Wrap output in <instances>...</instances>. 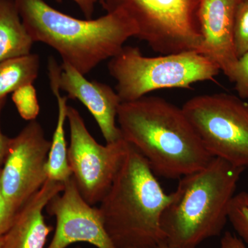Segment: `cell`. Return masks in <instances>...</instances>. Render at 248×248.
I'll list each match as a JSON object with an SVG mask.
<instances>
[{
    "mask_svg": "<svg viewBox=\"0 0 248 248\" xmlns=\"http://www.w3.org/2000/svg\"><path fill=\"white\" fill-rule=\"evenodd\" d=\"M1 170V169H0ZM16 213L6 203L0 189V237L4 236L14 222Z\"/></svg>",
    "mask_w": 248,
    "mask_h": 248,
    "instance_id": "21",
    "label": "cell"
},
{
    "mask_svg": "<svg viewBox=\"0 0 248 248\" xmlns=\"http://www.w3.org/2000/svg\"><path fill=\"white\" fill-rule=\"evenodd\" d=\"M56 220L53 239L47 248H67L86 243L97 248H117L108 234L99 208L90 205L80 194L73 177L46 207Z\"/></svg>",
    "mask_w": 248,
    "mask_h": 248,
    "instance_id": "10",
    "label": "cell"
},
{
    "mask_svg": "<svg viewBox=\"0 0 248 248\" xmlns=\"http://www.w3.org/2000/svg\"><path fill=\"white\" fill-rule=\"evenodd\" d=\"M40 68V58L37 54L0 62V101L24 85L33 84Z\"/></svg>",
    "mask_w": 248,
    "mask_h": 248,
    "instance_id": "16",
    "label": "cell"
},
{
    "mask_svg": "<svg viewBox=\"0 0 248 248\" xmlns=\"http://www.w3.org/2000/svg\"><path fill=\"white\" fill-rule=\"evenodd\" d=\"M241 0H200L198 11L202 43L199 53L218 66L233 82L239 58L235 50L234 26Z\"/></svg>",
    "mask_w": 248,
    "mask_h": 248,
    "instance_id": "12",
    "label": "cell"
},
{
    "mask_svg": "<svg viewBox=\"0 0 248 248\" xmlns=\"http://www.w3.org/2000/svg\"><path fill=\"white\" fill-rule=\"evenodd\" d=\"M213 157L248 168V103L228 93L202 94L182 107Z\"/></svg>",
    "mask_w": 248,
    "mask_h": 248,
    "instance_id": "7",
    "label": "cell"
},
{
    "mask_svg": "<svg viewBox=\"0 0 248 248\" xmlns=\"http://www.w3.org/2000/svg\"></svg>",
    "mask_w": 248,
    "mask_h": 248,
    "instance_id": "28",
    "label": "cell"
},
{
    "mask_svg": "<svg viewBox=\"0 0 248 248\" xmlns=\"http://www.w3.org/2000/svg\"><path fill=\"white\" fill-rule=\"evenodd\" d=\"M51 141L42 125L31 121L14 138L0 170V189L6 203L17 213L48 180L46 164Z\"/></svg>",
    "mask_w": 248,
    "mask_h": 248,
    "instance_id": "9",
    "label": "cell"
},
{
    "mask_svg": "<svg viewBox=\"0 0 248 248\" xmlns=\"http://www.w3.org/2000/svg\"><path fill=\"white\" fill-rule=\"evenodd\" d=\"M3 244V236L0 237V248H1V246H2Z\"/></svg>",
    "mask_w": 248,
    "mask_h": 248,
    "instance_id": "26",
    "label": "cell"
},
{
    "mask_svg": "<svg viewBox=\"0 0 248 248\" xmlns=\"http://www.w3.org/2000/svg\"><path fill=\"white\" fill-rule=\"evenodd\" d=\"M50 85L58 102V115L47 160V174L49 180L64 184L72 177L64 128L67 121L68 97L62 96L60 90L55 85Z\"/></svg>",
    "mask_w": 248,
    "mask_h": 248,
    "instance_id": "15",
    "label": "cell"
},
{
    "mask_svg": "<svg viewBox=\"0 0 248 248\" xmlns=\"http://www.w3.org/2000/svg\"><path fill=\"white\" fill-rule=\"evenodd\" d=\"M220 248H248L244 241L236 235L226 232L220 241Z\"/></svg>",
    "mask_w": 248,
    "mask_h": 248,
    "instance_id": "22",
    "label": "cell"
},
{
    "mask_svg": "<svg viewBox=\"0 0 248 248\" xmlns=\"http://www.w3.org/2000/svg\"><path fill=\"white\" fill-rule=\"evenodd\" d=\"M50 84L67 93V97L81 102L91 112L107 143L122 138L117 123L119 107L122 104L116 91L108 85L89 81L84 75L66 62L59 65L53 58L48 60Z\"/></svg>",
    "mask_w": 248,
    "mask_h": 248,
    "instance_id": "11",
    "label": "cell"
},
{
    "mask_svg": "<svg viewBox=\"0 0 248 248\" xmlns=\"http://www.w3.org/2000/svg\"><path fill=\"white\" fill-rule=\"evenodd\" d=\"M245 170L214 157L203 169L180 178L174 200L161 217L166 244L172 248H197L219 236Z\"/></svg>",
    "mask_w": 248,
    "mask_h": 248,
    "instance_id": "4",
    "label": "cell"
},
{
    "mask_svg": "<svg viewBox=\"0 0 248 248\" xmlns=\"http://www.w3.org/2000/svg\"><path fill=\"white\" fill-rule=\"evenodd\" d=\"M241 1H243V0H241Z\"/></svg>",
    "mask_w": 248,
    "mask_h": 248,
    "instance_id": "29",
    "label": "cell"
},
{
    "mask_svg": "<svg viewBox=\"0 0 248 248\" xmlns=\"http://www.w3.org/2000/svg\"><path fill=\"white\" fill-rule=\"evenodd\" d=\"M235 50L238 58L248 51V0L240 1L235 14Z\"/></svg>",
    "mask_w": 248,
    "mask_h": 248,
    "instance_id": "19",
    "label": "cell"
},
{
    "mask_svg": "<svg viewBox=\"0 0 248 248\" xmlns=\"http://www.w3.org/2000/svg\"><path fill=\"white\" fill-rule=\"evenodd\" d=\"M174 195V192H165L146 160L128 143L120 169L99 207L115 247L157 248L166 243L161 217Z\"/></svg>",
    "mask_w": 248,
    "mask_h": 248,
    "instance_id": "3",
    "label": "cell"
},
{
    "mask_svg": "<svg viewBox=\"0 0 248 248\" xmlns=\"http://www.w3.org/2000/svg\"><path fill=\"white\" fill-rule=\"evenodd\" d=\"M245 194H246V200H247V202L248 203V192H246V191H245Z\"/></svg>",
    "mask_w": 248,
    "mask_h": 248,
    "instance_id": "27",
    "label": "cell"
},
{
    "mask_svg": "<svg viewBox=\"0 0 248 248\" xmlns=\"http://www.w3.org/2000/svg\"><path fill=\"white\" fill-rule=\"evenodd\" d=\"M19 16L34 42L56 50L86 76L99 63L115 56L138 29L120 12L95 19H80L54 9L44 0H15Z\"/></svg>",
    "mask_w": 248,
    "mask_h": 248,
    "instance_id": "2",
    "label": "cell"
},
{
    "mask_svg": "<svg viewBox=\"0 0 248 248\" xmlns=\"http://www.w3.org/2000/svg\"><path fill=\"white\" fill-rule=\"evenodd\" d=\"M117 81L122 103L133 102L156 90L190 89L200 81H215L220 68L196 51L146 57L140 48L124 46L108 63Z\"/></svg>",
    "mask_w": 248,
    "mask_h": 248,
    "instance_id": "5",
    "label": "cell"
},
{
    "mask_svg": "<svg viewBox=\"0 0 248 248\" xmlns=\"http://www.w3.org/2000/svg\"><path fill=\"white\" fill-rule=\"evenodd\" d=\"M122 138L145 158L155 175L180 179L213 159L182 108L164 98L144 96L119 107Z\"/></svg>",
    "mask_w": 248,
    "mask_h": 248,
    "instance_id": "1",
    "label": "cell"
},
{
    "mask_svg": "<svg viewBox=\"0 0 248 248\" xmlns=\"http://www.w3.org/2000/svg\"><path fill=\"white\" fill-rule=\"evenodd\" d=\"M12 100L22 119L29 122L36 120L40 107L33 84H26L16 90L12 93Z\"/></svg>",
    "mask_w": 248,
    "mask_h": 248,
    "instance_id": "17",
    "label": "cell"
},
{
    "mask_svg": "<svg viewBox=\"0 0 248 248\" xmlns=\"http://www.w3.org/2000/svg\"><path fill=\"white\" fill-rule=\"evenodd\" d=\"M157 248H172L170 247L169 245L166 244V243H164V244L160 245L159 247H158Z\"/></svg>",
    "mask_w": 248,
    "mask_h": 248,
    "instance_id": "25",
    "label": "cell"
},
{
    "mask_svg": "<svg viewBox=\"0 0 248 248\" xmlns=\"http://www.w3.org/2000/svg\"><path fill=\"white\" fill-rule=\"evenodd\" d=\"M63 188L64 184L48 179L18 210L11 228L3 236L1 248H45L53 228L46 223L44 210Z\"/></svg>",
    "mask_w": 248,
    "mask_h": 248,
    "instance_id": "13",
    "label": "cell"
},
{
    "mask_svg": "<svg viewBox=\"0 0 248 248\" xmlns=\"http://www.w3.org/2000/svg\"><path fill=\"white\" fill-rule=\"evenodd\" d=\"M6 99L0 101V117H1V110L6 104ZM10 139L7 136L4 135L1 132V126H0V169L2 167L3 164L6 159V155H7L8 150H9Z\"/></svg>",
    "mask_w": 248,
    "mask_h": 248,
    "instance_id": "23",
    "label": "cell"
},
{
    "mask_svg": "<svg viewBox=\"0 0 248 248\" xmlns=\"http://www.w3.org/2000/svg\"><path fill=\"white\" fill-rule=\"evenodd\" d=\"M58 2H62L63 0H56ZM79 6L81 12L87 19H92L94 12L96 3L98 0H73Z\"/></svg>",
    "mask_w": 248,
    "mask_h": 248,
    "instance_id": "24",
    "label": "cell"
},
{
    "mask_svg": "<svg viewBox=\"0 0 248 248\" xmlns=\"http://www.w3.org/2000/svg\"><path fill=\"white\" fill-rule=\"evenodd\" d=\"M232 83H234L239 97L248 99V51L238 60Z\"/></svg>",
    "mask_w": 248,
    "mask_h": 248,
    "instance_id": "20",
    "label": "cell"
},
{
    "mask_svg": "<svg viewBox=\"0 0 248 248\" xmlns=\"http://www.w3.org/2000/svg\"><path fill=\"white\" fill-rule=\"evenodd\" d=\"M228 221L241 239L248 245V203L245 191L236 194L232 200Z\"/></svg>",
    "mask_w": 248,
    "mask_h": 248,
    "instance_id": "18",
    "label": "cell"
},
{
    "mask_svg": "<svg viewBox=\"0 0 248 248\" xmlns=\"http://www.w3.org/2000/svg\"><path fill=\"white\" fill-rule=\"evenodd\" d=\"M34 43L15 0H0V62L29 55Z\"/></svg>",
    "mask_w": 248,
    "mask_h": 248,
    "instance_id": "14",
    "label": "cell"
},
{
    "mask_svg": "<svg viewBox=\"0 0 248 248\" xmlns=\"http://www.w3.org/2000/svg\"><path fill=\"white\" fill-rule=\"evenodd\" d=\"M107 13L133 21L137 38L160 55L199 53L202 43L198 19L200 0H98Z\"/></svg>",
    "mask_w": 248,
    "mask_h": 248,
    "instance_id": "6",
    "label": "cell"
},
{
    "mask_svg": "<svg viewBox=\"0 0 248 248\" xmlns=\"http://www.w3.org/2000/svg\"><path fill=\"white\" fill-rule=\"evenodd\" d=\"M70 130L68 164L80 194L90 205L100 203L110 189L126 153L123 138L99 144L86 128L79 111L68 107Z\"/></svg>",
    "mask_w": 248,
    "mask_h": 248,
    "instance_id": "8",
    "label": "cell"
}]
</instances>
